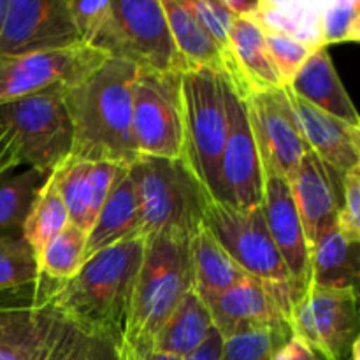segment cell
<instances>
[{
	"instance_id": "obj_1",
	"label": "cell",
	"mask_w": 360,
	"mask_h": 360,
	"mask_svg": "<svg viewBox=\"0 0 360 360\" xmlns=\"http://www.w3.org/2000/svg\"><path fill=\"white\" fill-rule=\"evenodd\" d=\"M56 281L0 294V360H118L120 341L60 311Z\"/></svg>"
},
{
	"instance_id": "obj_2",
	"label": "cell",
	"mask_w": 360,
	"mask_h": 360,
	"mask_svg": "<svg viewBox=\"0 0 360 360\" xmlns=\"http://www.w3.org/2000/svg\"><path fill=\"white\" fill-rule=\"evenodd\" d=\"M139 67L108 58L63 94L70 123L69 157L132 165L139 158L132 137V86Z\"/></svg>"
},
{
	"instance_id": "obj_3",
	"label": "cell",
	"mask_w": 360,
	"mask_h": 360,
	"mask_svg": "<svg viewBox=\"0 0 360 360\" xmlns=\"http://www.w3.org/2000/svg\"><path fill=\"white\" fill-rule=\"evenodd\" d=\"M144 238L127 239L94 253L69 281L51 294L60 311L111 334L122 345L132 311Z\"/></svg>"
},
{
	"instance_id": "obj_4",
	"label": "cell",
	"mask_w": 360,
	"mask_h": 360,
	"mask_svg": "<svg viewBox=\"0 0 360 360\" xmlns=\"http://www.w3.org/2000/svg\"><path fill=\"white\" fill-rule=\"evenodd\" d=\"M65 88H49L0 104V178L16 169L51 174L72 150Z\"/></svg>"
},
{
	"instance_id": "obj_5",
	"label": "cell",
	"mask_w": 360,
	"mask_h": 360,
	"mask_svg": "<svg viewBox=\"0 0 360 360\" xmlns=\"http://www.w3.org/2000/svg\"><path fill=\"white\" fill-rule=\"evenodd\" d=\"M192 290L188 236L176 232L146 236L132 311L123 341L151 343L179 302Z\"/></svg>"
},
{
	"instance_id": "obj_6",
	"label": "cell",
	"mask_w": 360,
	"mask_h": 360,
	"mask_svg": "<svg viewBox=\"0 0 360 360\" xmlns=\"http://www.w3.org/2000/svg\"><path fill=\"white\" fill-rule=\"evenodd\" d=\"M143 221V238L176 232L192 238L211 197L185 160L139 157L129 165Z\"/></svg>"
},
{
	"instance_id": "obj_7",
	"label": "cell",
	"mask_w": 360,
	"mask_h": 360,
	"mask_svg": "<svg viewBox=\"0 0 360 360\" xmlns=\"http://www.w3.org/2000/svg\"><path fill=\"white\" fill-rule=\"evenodd\" d=\"M185 164L213 200L221 202L220 160L227 132L225 74L211 69L181 72Z\"/></svg>"
},
{
	"instance_id": "obj_8",
	"label": "cell",
	"mask_w": 360,
	"mask_h": 360,
	"mask_svg": "<svg viewBox=\"0 0 360 360\" xmlns=\"http://www.w3.org/2000/svg\"><path fill=\"white\" fill-rule=\"evenodd\" d=\"M88 46L139 69L185 70L160 0H111L109 18Z\"/></svg>"
},
{
	"instance_id": "obj_9",
	"label": "cell",
	"mask_w": 360,
	"mask_h": 360,
	"mask_svg": "<svg viewBox=\"0 0 360 360\" xmlns=\"http://www.w3.org/2000/svg\"><path fill=\"white\" fill-rule=\"evenodd\" d=\"M132 137L139 157H185L181 72L139 69L132 86Z\"/></svg>"
},
{
	"instance_id": "obj_10",
	"label": "cell",
	"mask_w": 360,
	"mask_h": 360,
	"mask_svg": "<svg viewBox=\"0 0 360 360\" xmlns=\"http://www.w3.org/2000/svg\"><path fill=\"white\" fill-rule=\"evenodd\" d=\"M202 224L246 274L292 287L290 274L267 229L262 206L239 210L211 199Z\"/></svg>"
},
{
	"instance_id": "obj_11",
	"label": "cell",
	"mask_w": 360,
	"mask_h": 360,
	"mask_svg": "<svg viewBox=\"0 0 360 360\" xmlns=\"http://www.w3.org/2000/svg\"><path fill=\"white\" fill-rule=\"evenodd\" d=\"M359 292L308 285L292 302V334L329 360H350L359 340Z\"/></svg>"
},
{
	"instance_id": "obj_12",
	"label": "cell",
	"mask_w": 360,
	"mask_h": 360,
	"mask_svg": "<svg viewBox=\"0 0 360 360\" xmlns=\"http://www.w3.org/2000/svg\"><path fill=\"white\" fill-rule=\"evenodd\" d=\"M105 60L104 53L84 42L51 51L0 55V104L49 88L69 90Z\"/></svg>"
},
{
	"instance_id": "obj_13",
	"label": "cell",
	"mask_w": 360,
	"mask_h": 360,
	"mask_svg": "<svg viewBox=\"0 0 360 360\" xmlns=\"http://www.w3.org/2000/svg\"><path fill=\"white\" fill-rule=\"evenodd\" d=\"M297 297L287 283L246 276L224 294L204 301L210 309L214 329L220 336L252 329H271L280 334H292L290 309Z\"/></svg>"
},
{
	"instance_id": "obj_14",
	"label": "cell",
	"mask_w": 360,
	"mask_h": 360,
	"mask_svg": "<svg viewBox=\"0 0 360 360\" xmlns=\"http://www.w3.org/2000/svg\"><path fill=\"white\" fill-rule=\"evenodd\" d=\"M245 104L250 127L259 150L264 172H273L288 181L294 176L309 146L302 137L287 90L250 91Z\"/></svg>"
},
{
	"instance_id": "obj_15",
	"label": "cell",
	"mask_w": 360,
	"mask_h": 360,
	"mask_svg": "<svg viewBox=\"0 0 360 360\" xmlns=\"http://www.w3.org/2000/svg\"><path fill=\"white\" fill-rule=\"evenodd\" d=\"M227 132L220 160L221 202L239 210L262 206V165L245 98L225 77Z\"/></svg>"
},
{
	"instance_id": "obj_16",
	"label": "cell",
	"mask_w": 360,
	"mask_h": 360,
	"mask_svg": "<svg viewBox=\"0 0 360 360\" xmlns=\"http://www.w3.org/2000/svg\"><path fill=\"white\" fill-rule=\"evenodd\" d=\"M67 0H7L0 55H27L79 44Z\"/></svg>"
},
{
	"instance_id": "obj_17",
	"label": "cell",
	"mask_w": 360,
	"mask_h": 360,
	"mask_svg": "<svg viewBox=\"0 0 360 360\" xmlns=\"http://www.w3.org/2000/svg\"><path fill=\"white\" fill-rule=\"evenodd\" d=\"M262 210L271 238L299 295L311 281V266L308 243L287 179L262 171Z\"/></svg>"
},
{
	"instance_id": "obj_18",
	"label": "cell",
	"mask_w": 360,
	"mask_h": 360,
	"mask_svg": "<svg viewBox=\"0 0 360 360\" xmlns=\"http://www.w3.org/2000/svg\"><path fill=\"white\" fill-rule=\"evenodd\" d=\"M288 185L301 218L308 250L311 252L316 239L329 229L336 227L343 176L323 164L313 151H308L294 176L288 179Z\"/></svg>"
},
{
	"instance_id": "obj_19",
	"label": "cell",
	"mask_w": 360,
	"mask_h": 360,
	"mask_svg": "<svg viewBox=\"0 0 360 360\" xmlns=\"http://www.w3.org/2000/svg\"><path fill=\"white\" fill-rule=\"evenodd\" d=\"M125 167L127 165L115 162L67 157L51 176L65 204L69 224L76 225L88 236L98 211Z\"/></svg>"
},
{
	"instance_id": "obj_20",
	"label": "cell",
	"mask_w": 360,
	"mask_h": 360,
	"mask_svg": "<svg viewBox=\"0 0 360 360\" xmlns=\"http://www.w3.org/2000/svg\"><path fill=\"white\" fill-rule=\"evenodd\" d=\"M285 90L309 150L340 176L360 165V127L320 111L288 86Z\"/></svg>"
},
{
	"instance_id": "obj_21",
	"label": "cell",
	"mask_w": 360,
	"mask_h": 360,
	"mask_svg": "<svg viewBox=\"0 0 360 360\" xmlns=\"http://www.w3.org/2000/svg\"><path fill=\"white\" fill-rule=\"evenodd\" d=\"M141 236H143V221H141L139 199L127 165L116 179L104 206L98 211L94 227L88 232L84 260L108 246Z\"/></svg>"
},
{
	"instance_id": "obj_22",
	"label": "cell",
	"mask_w": 360,
	"mask_h": 360,
	"mask_svg": "<svg viewBox=\"0 0 360 360\" xmlns=\"http://www.w3.org/2000/svg\"><path fill=\"white\" fill-rule=\"evenodd\" d=\"M288 88L320 111L354 127H360L357 109L330 62L327 48L311 53Z\"/></svg>"
},
{
	"instance_id": "obj_23",
	"label": "cell",
	"mask_w": 360,
	"mask_h": 360,
	"mask_svg": "<svg viewBox=\"0 0 360 360\" xmlns=\"http://www.w3.org/2000/svg\"><path fill=\"white\" fill-rule=\"evenodd\" d=\"M231 48L239 79V95L283 88L259 25L250 18H236L231 27Z\"/></svg>"
},
{
	"instance_id": "obj_24",
	"label": "cell",
	"mask_w": 360,
	"mask_h": 360,
	"mask_svg": "<svg viewBox=\"0 0 360 360\" xmlns=\"http://www.w3.org/2000/svg\"><path fill=\"white\" fill-rule=\"evenodd\" d=\"M322 0H259L253 16L264 34H276L302 42L313 49L323 48Z\"/></svg>"
},
{
	"instance_id": "obj_25",
	"label": "cell",
	"mask_w": 360,
	"mask_h": 360,
	"mask_svg": "<svg viewBox=\"0 0 360 360\" xmlns=\"http://www.w3.org/2000/svg\"><path fill=\"white\" fill-rule=\"evenodd\" d=\"M190 260L193 292L202 301L224 294L248 276L204 224L190 238Z\"/></svg>"
},
{
	"instance_id": "obj_26",
	"label": "cell",
	"mask_w": 360,
	"mask_h": 360,
	"mask_svg": "<svg viewBox=\"0 0 360 360\" xmlns=\"http://www.w3.org/2000/svg\"><path fill=\"white\" fill-rule=\"evenodd\" d=\"M359 245L345 238L338 227L323 232L309 252V285L359 292Z\"/></svg>"
},
{
	"instance_id": "obj_27",
	"label": "cell",
	"mask_w": 360,
	"mask_h": 360,
	"mask_svg": "<svg viewBox=\"0 0 360 360\" xmlns=\"http://www.w3.org/2000/svg\"><path fill=\"white\" fill-rule=\"evenodd\" d=\"M213 329L210 309L192 290L151 340V348L160 354L185 359L210 338Z\"/></svg>"
},
{
	"instance_id": "obj_28",
	"label": "cell",
	"mask_w": 360,
	"mask_h": 360,
	"mask_svg": "<svg viewBox=\"0 0 360 360\" xmlns=\"http://www.w3.org/2000/svg\"><path fill=\"white\" fill-rule=\"evenodd\" d=\"M178 55L186 69H211L225 74L224 58L185 0H160Z\"/></svg>"
},
{
	"instance_id": "obj_29",
	"label": "cell",
	"mask_w": 360,
	"mask_h": 360,
	"mask_svg": "<svg viewBox=\"0 0 360 360\" xmlns=\"http://www.w3.org/2000/svg\"><path fill=\"white\" fill-rule=\"evenodd\" d=\"M49 174L35 169L9 172L0 178V239L21 236L25 220Z\"/></svg>"
},
{
	"instance_id": "obj_30",
	"label": "cell",
	"mask_w": 360,
	"mask_h": 360,
	"mask_svg": "<svg viewBox=\"0 0 360 360\" xmlns=\"http://www.w3.org/2000/svg\"><path fill=\"white\" fill-rule=\"evenodd\" d=\"M67 224H69V214H67L65 204L56 190L55 179L49 174V178L39 190L30 213L25 220L23 231H21L23 239L35 253V259H39L42 250L65 229Z\"/></svg>"
},
{
	"instance_id": "obj_31",
	"label": "cell",
	"mask_w": 360,
	"mask_h": 360,
	"mask_svg": "<svg viewBox=\"0 0 360 360\" xmlns=\"http://www.w3.org/2000/svg\"><path fill=\"white\" fill-rule=\"evenodd\" d=\"M86 234L76 225L67 224L65 229L42 250L37 259L39 273L48 280L63 283L77 274L84 262Z\"/></svg>"
},
{
	"instance_id": "obj_32",
	"label": "cell",
	"mask_w": 360,
	"mask_h": 360,
	"mask_svg": "<svg viewBox=\"0 0 360 360\" xmlns=\"http://www.w3.org/2000/svg\"><path fill=\"white\" fill-rule=\"evenodd\" d=\"M185 2L220 51L225 65V77L239 94V79L231 48V27L234 14L224 6V0H185Z\"/></svg>"
},
{
	"instance_id": "obj_33",
	"label": "cell",
	"mask_w": 360,
	"mask_h": 360,
	"mask_svg": "<svg viewBox=\"0 0 360 360\" xmlns=\"http://www.w3.org/2000/svg\"><path fill=\"white\" fill-rule=\"evenodd\" d=\"M41 280L35 253L23 236L0 239V294L21 290Z\"/></svg>"
},
{
	"instance_id": "obj_34",
	"label": "cell",
	"mask_w": 360,
	"mask_h": 360,
	"mask_svg": "<svg viewBox=\"0 0 360 360\" xmlns=\"http://www.w3.org/2000/svg\"><path fill=\"white\" fill-rule=\"evenodd\" d=\"M323 48L341 42L360 41L359 0H333L326 2L322 13Z\"/></svg>"
},
{
	"instance_id": "obj_35",
	"label": "cell",
	"mask_w": 360,
	"mask_h": 360,
	"mask_svg": "<svg viewBox=\"0 0 360 360\" xmlns=\"http://www.w3.org/2000/svg\"><path fill=\"white\" fill-rule=\"evenodd\" d=\"M271 329H252L224 340V360H271L273 352L290 338Z\"/></svg>"
},
{
	"instance_id": "obj_36",
	"label": "cell",
	"mask_w": 360,
	"mask_h": 360,
	"mask_svg": "<svg viewBox=\"0 0 360 360\" xmlns=\"http://www.w3.org/2000/svg\"><path fill=\"white\" fill-rule=\"evenodd\" d=\"M264 37H266L267 51H269L271 60H273L274 69H276L283 86H288L295 77V74L306 63V60L316 49L294 41L290 37H283V35L264 34Z\"/></svg>"
},
{
	"instance_id": "obj_37",
	"label": "cell",
	"mask_w": 360,
	"mask_h": 360,
	"mask_svg": "<svg viewBox=\"0 0 360 360\" xmlns=\"http://www.w3.org/2000/svg\"><path fill=\"white\" fill-rule=\"evenodd\" d=\"M336 227L347 239L360 243V165L350 169L343 176V192Z\"/></svg>"
},
{
	"instance_id": "obj_38",
	"label": "cell",
	"mask_w": 360,
	"mask_h": 360,
	"mask_svg": "<svg viewBox=\"0 0 360 360\" xmlns=\"http://www.w3.org/2000/svg\"><path fill=\"white\" fill-rule=\"evenodd\" d=\"M70 16L84 44H90L111 13V0H67Z\"/></svg>"
},
{
	"instance_id": "obj_39",
	"label": "cell",
	"mask_w": 360,
	"mask_h": 360,
	"mask_svg": "<svg viewBox=\"0 0 360 360\" xmlns=\"http://www.w3.org/2000/svg\"><path fill=\"white\" fill-rule=\"evenodd\" d=\"M271 360H319V355L302 338L292 334L283 345H280L273 352Z\"/></svg>"
},
{
	"instance_id": "obj_40",
	"label": "cell",
	"mask_w": 360,
	"mask_h": 360,
	"mask_svg": "<svg viewBox=\"0 0 360 360\" xmlns=\"http://www.w3.org/2000/svg\"><path fill=\"white\" fill-rule=\"evenodd\" d=\"M120 357L123 360H183L153 350L151 343H127V341H123L120 347Z\"/></svg>"
},
{
	"instance_id": "obj_41",
	"label": "cell",
	"mask_w": 360,
	"mask_h": 360,
	"mask_svg": "<svg viewBox=\"0 0 360 360\" xmlns=\"http://www.w3.org/2000/svg\"><path fill=\"white\" fill-rule=\"evenodd\" d=\"M183 360H224V338L217 329H213L210 338Z\"/></svg>"
},
{
	"instance_id": "obj_42",
	"label": "cell",
	"mask_w": 360,
	"mask_h": 360,
	"mask_svg": "<svg viewBox=\"0 0 360 360\" xmlns=\"http://www.w3.org/2000/svg\"><path fill=\"white\" fill-rule=\"evenodd\" d=\"M259 0H224V6L236 18H252L257 9Z\"/></svg>"
},
{
	"instance_id": "obj_43",
	"label": "cell",
	"mask_w": 360,
	"mask_h": 360,
	"mask_svg": "<svg viewBox=\"0 0 360 360\" xmlns=\"http://www.w3.org/2000/svg\"><path fill=\"white\" fill-rule=\"evenodd\" d=\"M7 0H0V25H2V18H4V11H6Z\"/></svg>"
},
{
	"instance_id": "obj_44",
	"label": "cell",
	"mask_w": 360,
	"mask_h": 360,
	"mask_svg": "<svg viewBox=\"0 0 360 360\" xmlns=\"http://www.w3.org/2000/svg\"><path fill=\"white\" fill-rule=\"evenodd\" d=\"M316 355H319V360H329V359H326V357H322V355H320V354H316Z\"/></svg>"
},
{
	"instance_id": "obj_45",
	"label": "cell",
	"mask_w": 360,
	"mask_h": 360,
	"mask_svg": "<svg viewBox=\"0 0 360 360\" xmlns=\"http://www.w3.org/2000/svg\"><path fill=\"white\" fill-rule=\"evenodd\" d=\"M118 360H123V359H122V357H120V355H118Z\"/></svg>"
}]
</instances>
